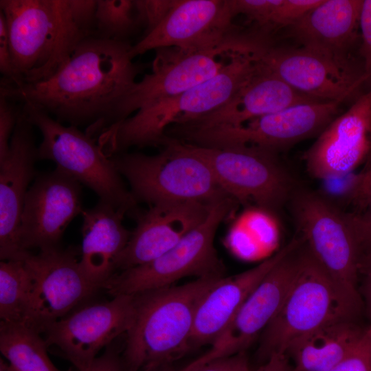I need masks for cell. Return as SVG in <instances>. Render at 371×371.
<instances>
[{"label": "cell", "mask_w": 371, "mask_h": 371, "mask_svg": "<svg viewBox=\"0 0 371 371\" xmlns=\"http://www.w3.org/2000/svg\"><path fill=\"white\" fill-rule=\"evenodd\" d=\"M231 0H176L160 23L135 45L133 59L151 49L175 47L199 52L223 45L241 32L233 24Z\"/></svg>", "instance_id": "5bb4252c"}, {"label": "cell", "mask_w": 371, "mask_h": 371, "mask_svg": "<svg viewBox=\"0 0 371 371\" xmlns=\"http://www.w3.org/2000/svg\"><path fill=\"white\" fill-rule=\"evenodd\" d=\"M33 299V280L23 260L0 262L1 321L28 326Z\"/></svg>", "instance_id": "83f0119b"}, {"label": "cell", "mask_w": 371, "mask_h": 371, "mask_svg": "<svg viewBox=\"0 0 371 371\" xmlns=\"http://www.w3.org/2000/svg\"><path fill=\"white\" fill-rule=\"evenodd\" d=\"M95 23V36L120 41L142 27L135 0H97Z\"/></svg>", "instance_id": "f1b7e54d"}, {"label": "cell", "mask_w": 371, "mask_h": 371, "mask_svg": "<svg viewBox=\"0 0 371 371\" xmlns=\"http://www.w3.org/2000/svg\"><path fill=\"white\" fill-rule=\"evenodd\" d=\"M235 203L231 196L215 202L205 220L173 247L148 263L113 275L103 289L113 297L170 286L190 276L224 277L223 264L214 240L219 225L232 212Z\"/></svg>", "instance_id": "9c48e42d"}, {"label": "cell", "mask_w": 371, "mask_h": 371, "mask_svg": "<svg viewBox=\"0 0 371 371\" xmlns=\"http://www.w3.org/2000/svg\"><path fill=\"white\" fill-rule=\"evenodd\" d=\"M360 299L348 293L307 247L299 254L297 273L278 313L263 331L260 353L286 355L297 340L328 324L352 320Z\"/></svg>", "instance_id": "5b68a950"}, {"label": "cell", "mask_w": 371, "mask_h": 371, "mask_svg": "<svg viewBox=\"0 0 371 371\" xmlns=\"http://www.w3.org/2000/svg\"><path fill=\"white\" fill-rule=\"evenodd\" d=\"M367 292H368V305H369L370 315V319H371V278H368V291H367Z\"/></svg>", "instance_id": "7bdbcfd3"}, {"label": "cell", "mask_w": 371, "mask_h": 371, "mask_svg": "<svg viewBox=\"0 0 371 371\" xmlns=\"http://www.w3.org/2000/svg\"><path fill=\"white\" fill-rule=\"evenodd\" d=\"M364 329L352 320L334 322L305 335L286 350L295 371H328L344 359Z\"/></svg>", "instance_id": "484cf974"}, {"label": "cell", "mask_w": 371, "mask_h": 371, "mask_svg": "<svg viewBox=\"0 0 371 371\" xmlns=\"http://www.w3.org/2000/svg\"><path fill=\"white\" fill-rule=\"evenodd\" d=\"M297 250L280 260L249 294L229 326L212 345L213 359L243 352L276 317L297 273Z\"/></svg>", "instance_id": "44dd1931"}, {"label": "cell", "mask_w": 371, "mask_h": 371, "mask_svg": "<svg viewBox=\"0 0 371 371\" xmlns=\"http://www.w3.org/2000/svg\"><path fill=\"white\" fill-rule=\"evenodd\" d=\"M10 45L13 78L1 85L46 80L95 31L74 14L70 0H1Z\"/></svg>", "instance_id": "7a4b0ae2"}, {"label": "cell", "mask_w": 371, "mask_h": 371, "mask_svg": "<svg viewBox=\"0 0 371 371\" xmlns=\"http://www.w3.org/2000/svg\"><path fill=\"white\" fill-rule=\"evenodd\" d=\"M323 0H256L249 10L250 21L268 34L286 28L320 4Z\"/></svg>", "instance_id": "f546056e"}, {"label": "cell", "mask_w": 371, "mask_h": 371, "mask_svg": "<svg viewBox=\"0 0 371 371\" xmlns=\"http://www.w3.org/2000/svg\"><path fill=\"white\" fill-rule=\"evenodd\" d=\"M260 54L261 51L240 54L211 78L110 125L98 135V144L109 156L133 146L162 145L170 126L188 122L228 102L259 71Z\"/></svg>", "instance_id": "277c9868"}, {"label": "cell", "mask_w": 371, "mask_h": 371, "mask_svg": "<svg viewBox=\"0 0 371 371\" xmlns=\"http://www.w3.org/2000/svg\"><path fill=\"white\" fill-rule=\"evenodd\" d=\"M0 71L2 81L13 78V65L7 25L3 13L0 10Z\"/></svg>", "instance_id": "8d00e7d4"}, {"label": "cell", "mask_w": 371, "mask_h": 371, "mask_svg": "<svg viewBox=\"0 0 371 371\" xmlns=\"http://www.w3.org/2000/svg\"><path fill=\"white\" fill-rule=\"evenodd\" d=\"M370 152L371 88L322 131L303 158L309 175L325 180L351 172Z\"/></svg>", "instance_id": "ac0fdd59"}, {"label": "cell", "mask_w": 371, "mask_h": 371, "mask_svg": "<svg viewBox=\"0 0 371 371\" xmlns=\"http://www.w3.org/2000/svg\"><path fill=\"white\" fill-rule=\"evenodd\" d=\"M362 0H323L286 28L301 47L339 60H350L359 30Z\"/></svg>", "instance_id": "603a6c76"}, {"label": "cell", "mask_w": 371, "mask_h": 371, "mask_svg": "<svg viewBox=\"0 0 371 371\" xmlns=\"http://www.w3.org/2000/svg\"><path fill=\"white\" fill-rule=\"evenodd\" d=\"M350 192L357 205L371 197V166L354 179Z\"/></svg>", "instance_id": "f35d334b"}, {"label": "cell", "mask_w": 371, "mask_h": 371, "mask_svg": "<svg viewBox=\"0 0 371 371\" xmlns=\"http://www.w3.org/2000/svg\"><path fill=\"white\" fill-rule=\"evenodd\" d=\"M342 102L317 101L294 104L236 126L180 127L177 136L186 143L206 147L250 145L278 152L319 135L339 115Z\"/></svg>", "instance_id": "30bf717a"}, {"label": "cell", "mask_w": 371, "mask_h": 371, "mask_svg": "<svg viewBox=\"0 0 371 371\" xmlns=\"http://www.w3.org/2000/svg\"><path fill=\"white\" fill-rule=\"evenodd\" d=\"M126 213L101 201L82 212L79 265L86 278L100 289L115 274L116 260L130 239L131 232L122 224Z\"/></svg>", "instance_id": "d4e9b609"}, {"label": "cell", "mask_w": 371, "mask_h": 371, "mask_svg": "<svg viewBox=\"0 0 371 371\" xmlns=\"http://www.w3.org/2000/svg\"><path fill=\"white\" fill-rule=\"evenodd\" d=\"M82 186L56 168L38 174L27 193L19 229L25 252L59 247L70 222L83 211Z\"/></svg>", "instance_id": "e0dca14e"}, {"label": "cell", "mask_w": 371, "mask_h": 371, "mask_svg": "<svg viewBox=\"0 0 371 371\" xmlns=\"http://www.w3.org/2000/svg\"><path fill=\"white\" fill-rule=\"evenodd\" d=\"M221 278H196L133 295V317L125 334L123 369L158 371L189 351L198 305Z\"/></svg>", "instance_id": "3957f363"}, {"label": "cell", "mask_w": 371, "mask_h": 371, "mask_svg": "<svg viewBox=\"0 0 371 371\" xmlns=\"http://www.w3.org/2000/svg\"><path fill=\"white\" fill-rule=\"evenodd\" d=\"M359 211L348 214L359 247L366 245L371 249V197L358 205Z\"/></svg>", "instance_id": "e575fe53"}, {"label": "cell", "mask_w": 371, "mask_h": 371, "mask_svg": "<svg viewBox=\"0 0 371 371\" xmlns=\"http://www.w3.org/2000/svg\"><path fill=\"white\" fill-rule=\"evenodd\" d=\"M0 371H16L8 361L0 360Z\"/></svg>", "instance_id": "b9f144b4"}, {"label": "cell", "mask_w": 371, "mask_h": 371, "mask_svg": "<svg viewBox=\"0 0 371 371\" xmlns=\"http://www.w3.org/2000/svg\"><path fill=\"white\" fill-rule=\"evenodd\" d=\"M34 126L21 106L11 137L10 150L0 161V258L1 260H23L19 229L25 199L30 182L38 175V159Z\"/></svg>", "instance_id": "d6986e66"}, {"label": "cell", "mask_w": 371, "mask_h": 371, "mask_svg": "<svg viewBox=\"0 0 371 371\" xmlns=\"http://www.w3.org/2000/svg\"><path fill=\"white\" fill-rule=\"evenodd\" d=\"M196 371H251L244 352L220 357L202 365Z\"/></svg>", "instance_id": "d590c367"}, {"label": "cell", "mask_w": 371, "mask_h": 371, "mask_svg": "<svg viewBox=\"0 0 371 371\" xmlns=\"http://www.w3.org/2000/svg\"><path fill=\"white\" fill-rule=\"evenodd\" d=\"M302 242V238H294L256 267L239 274L221 278L198 305L191 337L192 348L207 344L212 345L265 276Z\"/></svg>", "instance_id": "7402d4cb"}, {"label": "cell", "mask_w": 371, "mask_h": 371, "mask_svg": "<svg viewBox=\"0 0 371 371\" xmlns=\"http://www.w3.org/2000/svg\"><path fill=\"white\" fill-rule=\"evenodd\" d=\"M133 311V295H118L76 308L47 325L42 334L47 346H56L78 371H85L102 349L126 333Z\"/></svg>", "instance_id": "4fadbf2b"}, {"label": "cell", "mask_w": 371, "mask_h": 371, "mask_svg": "<svg viewBox=\"0 0 371 371\" xmlns=\"http://www.w3.org/2000/svg\"><path fill=\"white\" fill-rule=\"evenodd\" d=\"M131 47L127 41L89 36L49 78L1 85L0 95L34 106L61 123L87 124L86 133L94 138L141 71L129 54Z\"/></svg>", "instance_id": "6da1fadb"}, {"label": "cell", "mask_w": 371, "mask_h": 371, "mask_svg": "<svg viewBox=\"0 0 371 371\" xmlns=\"http://www.w3.org/2000/svg\"><path fill=\"white\" fill-rule=\"evenodd\" d=\"M359 30L361 44L360 54L363 58V69L368 80L371 78V0H363L360 16Z\"/></svg>", "instance_id": "836d02e7"}, {"label": "cell", "mask_w": 371, "mask_h": 371, "mask_svg": "<svg viewBox=\"0 0 371 371\" xmlns=\"http://www.w3.org/2000/svg\"><path fill=\"white\" fill-rule=\"evenodd\" d=\"M21 112V106L0 95V161L8 154L11 137Z\"/></svg>", "instance_id": "1f68e13d"}, {"label": "cell", "mask_w": 371, "mask_h": 371, "mask_svg": "<svg viewBox=\"0 0 371 371\" xmlns=\"http://www.w3.org/2000/svg\"><path fill=\"white\" fill-rule=\"evenodd\" d=\"M22 109L42 134L38 159L54 161L57 168L95 192L99 201L127 212L136 210V201L111 157L95 138L31 105L22 104Z\"/></svg>", "instance_id": "ba28073f"}, {"label": "cell", "mask_w": 371, "mask_h": 371, "mask_svg": "<svg viewBox=\"0 0 371 371\" xmlns=\"http://www.w3.org/2000/svg\"><path fill=\"white\" fill-rule=\"evenodd\" d=\"M328 371H371V326L347 356Z\"/></svg>", "instance_id": "4dcf8cb0"}, {"label": "cell", "mask_w": 371, "mask_h": 371, "mask_svg": "<svg viewBox=\"0 0 371 371\" xmlns=\"http://www.w3.org/2000/svg\"><path fill=\"white\" fill-rule=\"evenodd\" d=\"M214 203L160 202L145 212H134L137 226L116 260L115 269L142 265L165 254L205 220Z\"/></svg>", "instance_id": "ffe728a7"}, {"label": "cell", "mask_w": 371, "mask_h": 371, "mask_svg": "<svg viewBox=\"0 0 371 371\" xmlns=\"http://www.w3.org/2000/svg\"><path fill=\"white\" fill-rule=\"evenodd\" d=\"M262 65L297 91L319 101L344 102L368 78L352 60H339L307 48L269 45Z\"/></svg>", "instance_id": "2e32d148"}, {"label": "cell", "mask_w": 371, "mask_h": 371, "mask_svg": "<svg viewBox=\"0 0 371 371\" xmlns=\"http://www.w3.org/2000/svg\"><path fill=\"white\" fill-rule=\"evenodd\" d=\"M41 334L22 324L0 323V351L16 371H60L47 355Z\"/></svg>", "instance_id": "4316f807"}, {"label": "cell", "mask_w": 371, "mask_h": 371, "mask_svg": "<svg viewBox=\"0 0 371 371\" xmlns=\"http://www.w3.org/2000/svg\"><path fill=\"white\" fill-rule=\"evenodd\" d=\"M210 361V357L207 353H205L196 360L192 361L189 364L186 365L183 368L179 370H169V371H196L202 365ZM159 371V370H158Z\"/></svg>", "instance_id": "60d3db41"}, {"label": "cell", "mask_w": 371, "mask_h": 371, "mask_svg": "<svg viewBox=\"0 0 371 371\" xmlns=\"http://www.w3.org/2000/svg\"><path fill=\"white\" fill-rule=\"evenodd\" d=\"M367 273H368V277L371 278V249L368 257Z\"/></svg>", "instance_id": "ee69618b"}, {"label": "cell", "mask_w": 371, "mask_h": 371, "mask_svg": "<svg viewBox=\"0 0 371 371\" xmlns=\"http://www.w3.org/2000/svg\"><path fill=\"white\" fill-rule=\"evenodd\" d=\"M289 201L308 251L339 284L360 299L357 288L360 247L348 214L307 190H295Z\"/></svg>", "instance_id": "7c38bea8"}, {"label": "cell", "mask_w": 371, "mask_h": 371, "mask_svg": "<svg viewBox=\"0 0 371 371\" xmlns=\"http://www.w3.org/2000/svg\"><path fill=\"white\" fill-rule=\"evenodd\" d=\"M85 371H124V369L116 352L110 345Z\"/></svg>", "instance_id": "74e56055"}, {"label": "cell", "mask_w": 371, "mask_h": 371, "mask_svg": "<svg viewBox=\"0 0 371 371\" xmlns=\"http://www.w3.org/2000/svg\"><path fill=\"white\" fill-rule=\"evenodd\" d=\"M259 45L255 34L241 33L223 45L203 51L186 52L175 47L155 49L151 72L126 91L104 128L145 106L203 82L222 71L236 56L255 52Z\"/></svg>", "instance_id": "52a82bcc"}, {"label": "cell", "mask_w": 371, "mask_h": 371, "mask_svg": "<svg viewBox=\"0 0 371 371\" xmlns=\"http://www.w3.org/2000/svg\"><path fill=\"white\" fill-rule=\"evenodd\" d=\"M33 280L28 326L42 334L49 324L63 317L100 288L82 273L75 250L60 246L31 251L23 259Z\"/></svg>", "instance_id": "9a60e30c"}, {"label": "cell", "mask_w": 371, "mask_h": 371, "mask_svg": "<svg viewBox=\"0 0 371 371\" xmlns=\"http://www.w3.org/2000/svg\"><path fill=\"white\" fill-rule=\"evenodd\" d=\"M182 143L209 165L236 201L273 211L289 201L296 190L277 152L250 145L214 148Z\"/></svg>", "instance_id": "8fae6325"}, {"label": "cell", "mask_w": 371, "mask_h": 371, "mask_svg": "<svg viewBox=\"0 0 371 371\" xmlns=\"http://www.w3.org/2000/svg\"><path fill=\"white\" fill-rule=\"evenodd\" d=\"M254 371H295L291 366L286 355L273 354L270 355L265 363Z\"/></svg>", "instance_id": "ab89813d"}, {"label": "cell", "mask_w": 371, "mask_h": 371, "mask_svg": "<svg viewBox=\"0 0 371 371\" xmlns=\"http://www.w3.org/2000/svg\"><path fill=\"white\" fill-rule=\"evenodd\" d=\"M162 145L164 149L155 155L123 152L110 156L129 182L136 202L150 205L168 201L212 204L230 196L209 165L182 142L166 137Z\"/></svg>", "instance_id": "8992f818"}, {"label": "cell", "mask_w": 371, "mask_h": 371, "mask_svg": "<svg viewBox=\"0 0 371 371\" xmlns=\"http://www.w3.org/2000/svg\"><path fill=\"white\" fill-rule=\"evenodd\" d=\"M369 166H371V160H370V163L369 164L368 167H369Z\"/></svg>", "instance_id": "f6af8a7d"}, {"label": "cell", "mask_w": 371, "mask_h": 371, "mask_svg": "<svg viewBox=\"0 0 371 371\" xmlns=\"http://www.w3.org/2000/svg\"><path fill=\"white\" fill-rule=\"evenodd\" d=\"M176 0H135L145 35L152 32L172 8Z\"/></svg>", "instance_id": "d6a6232c"}, {"label": "cell", "mask_w": 371, "mask_h": 371, "mask_svg": "<svg viewBox=\"0 0 371 371\" xmlns=\"http://www.w3.org/2000/svg\"><path fill=\"white\" fill-rule=\"evenodd\" d=\"M317 101L293 89L261 63L259 71L225 104L177 125L189 128L236 126L294 104Z\"/></svg>", "instance_id": "cb8c5ba5"}]
</instances>
